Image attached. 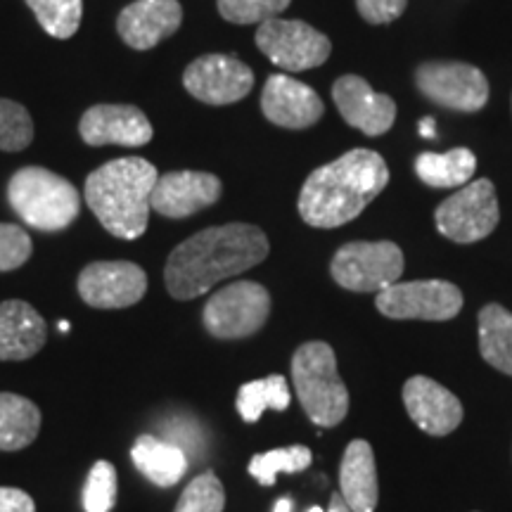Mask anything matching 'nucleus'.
Listing matches in <instances>:
<instances>
[{
	"mask_svg": "<svg viewBox=\"0 0 512 512\" xmlns=\"http://www.w3.org/2000/svg\"><path fill=\"white\" fill-rule=\"evenodd\" d=\"M271 252L266 233L252 223H226L181 242L164 266L166 290L178 302L200 297L221 280L259 266Z\"/></svg>",
	"mask_w": 512,
	"mask_h": 512,
	"instance_id": "nucleus-1",
	"label": "nucleus"
},
{
	"mask_svg": "<svg viewBox=\"0 0 512 512\" xmlns=\"http://www.w3.org/2000/svg\"><path fill=\"white\" fill-rule=\"evenodd\" d=\"M387 183L389 169L382 155L356 147L306 178L299 192V216L311 228H339L361 216Z\"/></svg>",
	"mask_w": 512,
	"mask_h": 512,
	"instance_id": "nucleus-2",
	"label": "nucleus"
},
{
	"mask_svg": "<svg viewBox=\"0 0 512 512\" xmlns=\"http://www.w3.org/2000/svg\"><path fill=\"white\" fill-rule=\"evenodd\" d=\"M157 169L143 157H121L102 164L86 178L88 207L102 228L119 240H138L147 230Z\"/></svg>",
	"mask_w": 512,
	"mask_h": 512,
	"instance_id": "nucleus-3",
	"label": "nucleus"
},
{
	"mask_svg": "<svg viewBox=\"0 0 512 512\" xmlns=\"http://www.w3.org/2000/svg\"><path fill=\"white\" fill-rule=\"evenodd\" d=\"M8 202L19 219L43 233L69 228L81 211L79 190L43 166H24L12 174Z\"/></svg>",
	"mask_w": 512,
	"mask_h": 512,
	"instance_id": "nucleus-4",
	"label": "nucleus"
},
{
	"mask_svg": "<svg viewBox=\"0 0 512 512\" xmlns=\"http://www.w3.org/2000/svg\"><path fill=\"white\" fill-rule=\"evenodd\" d=\"M292 382L306 415L318 427H337L349 413V392L330 344L306 342L292 356Z\"/></svg>",
	"mask_w": 512,
	"mask_h": 512,
	"instance_id": "nucleus-5",
	"label": "nucleus"
},
{
	"mask_svg": "<svg viewBox=\"0 0 512 512\" xmlns=\"http://www.w3.org/2000/svg\"><path fill=\"white\" fill-rule=\"evenodd\" d=\"M271 313V294L254 280L226 285L204 304V328L216 339H242L266 325Z\"/></svg>",
	"mask_w": 512,
	"mask_h": 512,
	"instance_id": "nucleus-6",
	"label": "nucleus"
},
{
	"mask_svg": "<svg viewBox=\"0 0 512 512\" xmlns=\"http://www.w3.org/2000/svg\"><path fill=\"white\" fill-rule=\"evenodd\" d=\"M330 273L335 283L351 292H382L399 283L403 252L394 242H349L332 256Z\"/></svg>",
	"mask_w": 512,
	"mask_h": 512,
	"instance_id": "nucleus-7",
	"label": "nucleus"
},
{
	"mask_svg": "<svg viewBox=\"0 0 512 512\" xmlns=\"http://www.w3.org/2000/svg\"><path fill=\"white\" fill-rule=\"evenodd\" d=\"M501 219L496 188L489 178L467 183L437 207L434 223L444 238L470 245L494 233Z\"/></svg>",
	"mask_w": 512,
	"mask_h": 512,
	"instance_id": "nucleus-8",
	"label": "nucleus"
},
{
	"mask_svg": "<svg viewBox=\"0 0 512 512\" xmlns=\"http://www.w3.org/2000/svg\"><path fill=\"white\" fill-rule=\"evenodd\" d=\"M256 46L275 67L285 72H304L328 62L332 53L330 38L323 31L299 19H268L259 24Z\"/></svg>",
	"mask_w": 512,
	"mask_h": 512,
	"instance_id": "nucleus-9",
	"label": "nucleus"
},
{
	"mask_svg": "<svg viewBox=\"0 0 512 512\" xmlns=\"http://www.w3.org/2000/svg\"><path fill=\"white\" fill-rule=\"evenodd\" d=\"M375 306L394 320H451L463 309V292L446 280H411L377 292Z\"/></svg>",
	"mask_w": 512,
	"mask_h": 512,
	"instance_id": "nucleus-10",
	"label": "nucleus"
},
{
	"mask_svg": "<svg viewBox=\"0 0 512 512\" xmlns=\"http://www.w3.org/2000/svg\"><path fill=\"white\" fill-rule=\"evenodd\" d=\"M415 83L427 100L456 112H479L489 100V81L482 69L465 62H425Z\"/></svg>",
	"mask_w": 512,
	"mask_h": 512,
	"instance_id": "nucleus-11",
	"label": "nucleus"
},
{
	"mask_svg": "<svg viewBox=\"0 0 512 512\" xmlns=\"http://www.w3.org/2000/svg\"><path fill=\"white\" fill-rule=\"evenodd\" d=\"M183 86L192 98L207 105H233L252 91L254 74L238 57L211 53L188 64Z\"/></svg>",
	"mask_w": 512,
	"mask_h": 512,
	"instance_id": "nucleus-12",
	"label": "nucleus"
},
{
	"mask_svg": "<svg viewBox=\"0 0 512 512\" xmlns=\"http://www.w3.org/2000/svg\"><path fill=\"white\" fill-rule=\"evenodd\" d=\"M79 294L93 309H128L147 292V275L133 261H93L79 273Z\"/></svg>",
	"mask_w": 512,
	"mask_h": 512,
	"instance_id": "nucleus-13",
	"label": "nucleus"
},
{
	"mask_svg": "<svg viewBox=\"0 0 512 512\" xmlns=\"http://www.w3.org/2000/svg\"><path fill=\"white\" fill-rule=\"evenodd\" d=\"M223 183L207 171H171L157 178L150 207L166 219H188L219 202Z\"/></svg>",
	"mask_w": 512,
	"mask_h": 512,
	"instance_id": "nucleus-14",
	"label": "nucleus"
},
{
	"mask_svg": "<svg viewBox=\"0 0 512 512\" xmlns=\"http://www.w3.org/2000/svg\"><path fill=\"white\" fill-rule=\"evenodd\" d=\"M79 133L91 147H143L155 136L150 119L136 105H93L83 112Z\"/></svg>",
	"mask_w": 512,
	"mask_h": 512,
	"instance_id": "nucleus-15",
	"label": "nucleus"
},
{
	"mask_svg": "<svg viewBox=\"0 0 512 512\" xmlns=\"http://www.w3.org/2000/svg\"><path fill=\"white\" fill-rule=\"evenodd\" d=\"M332 98L342 119L366 136H384L394 126L396 102L384 93H375L366 79L347 74L335 81Z\"/></svg>",
	"mask_w": 512,
	"mask_h": 512,
	"instance_id": "nucleus-16",
	"label": "nucleus"
},
{
	"mask_svg": "<svg viewBox=\"0 0 512 512\" xmlns=\"http://www.w3.org/2000/svg\"><path fill=\"white\" fill-rule=\"evenodd\" d=\"M261 110L271 124L302 131L318 124L325 107L311 86L287 74H273L261 93Z\"/></svg>",
	"mask_w": 512,
	"mask_h": 512,
	"instance_id": "nucleus-17",
	"label": "nucleus"
},
{
	"mask_svg": "<svg viewBox=\"0 0 512 512\" xmlns=\"http://www.w3.org/2000/svg\"><path fill=\"white\" fill-rule=\"evenodd\" d=\"M183 8L178 0H136L117 17L121 41L133 50H150L181 29Z\"/></svg>",
	"mask_w": 512,
	"mask_h": 512,
	"instance_id": "nucleus-18",
	"label": "nucleus"
},
{
	"mask_svg": "<svg viewBox=\"0 0 512 512\" xmlns=\"http://www.w3.org/2000/svg\"><path fill=\"white\" fill-rule=\"evenodd\" d=\"M403 403L415 425L432 437H446L463 422L458 396L425 375H415L406 382Z\"/></svg>",
	"mask_w": 512,
	"mask_h": 512,
	"instance_id": "nucleus-19",
	"label": "nucleus"
},
{
	"mask_svg": "<svg viewBox=\"0 0 512 512\" xmlns=\"http://www.w3.org/2000/svg\"><path fill=\"white\" fill-rule=\"evenodd\" d=\"M48 325L34 306L22 299L0 304V361H27L43 349Z\"/></svg>",
	"mask_w": 512,
	"mask_h": 512,
	"instance_id": "nucleus-20",
	"label": "nucleus"
},
{
	"mask_svg": "<svg viewBox=\"0 0 512 512\" xmlns=\"http://www.w3.org/2000/svg\"><path fill=\"white\" fill-rule=\"evenodd\" d=\"M339 494L351 512H373L377 505V467L373 446L363 439H354L344 451L339 465Z\"/></svg>",
	"mask_w": 512,
	"mask_h": 512,
	"instance_id": "nucleus-21",
	"label": "nucleus"
},
{
	"mask_svg": "<svg viewBox=\"0 0 512 512\" xmlns=\"http://www.w3.org/2000/svg\"><path fill=\"white\" fill-rule=\"evenodd\" d=\"M131 460L140 475L150 479L155 486H162V489L181 482L190 465L188 453L181 446L152 437V434L138 437L131 448Z\"/></svg>",
	"mask_w": 512,
	"mask_h": 512,
	"instance_id": "nucleus-22",
	"label": "nucleus"
},
{
	"mask_svg": "<svg viewBox=\"0 0 512 512\" xmlns=\"http://www.w3.org/2000/svg\"><path fill=\"white\" fill-rule=\"evenodd\" d=\"M41 430V411L27 396L0 392V451H22Z\"/></svg>",
	"mask_w": 512,
	"mask_h": 512,
	"instance_id": "nucleus-23",
	"label": "nucleus"
},
{
	"mask_svg": "<svg viewBox=\"0 0 512 512\" xmlns=\"http://www.w3.org/2000/svg\"><path fill=\"white\" fill-rule=\"evenodd\" d=\"M479 351L489 366L512 375V313L501 304L479 311Z\"/></svg>",
	"mask_w": 512,
	"mask_h": 512,
	"instance_id": "nucleus-24",
	"label": "nucleus"
},
{
	"mask_svg": "<svg viewBox=\"0 0 512 512\" xmlns=\"http://www.w3.org/2000/svg\"><path fill=\"white\" fill-rule=\"evenodd\" d=\"M475 169L477 157L467 147H456V150H448L444 155L425 152L415 162V174L430 188H460V185L470 183Z\"/></svg>",
	"mask_w": 512,
	"mask_h": 512,
	"instance_id": "nucleus-25",
	"label": "nucleus"
},
{
	"mask_svg": "<svg viewBox=\"0 0 512 512\" xmlns=\"http://www.w3.org/2000/svg\"><path fill=\"white\" fill-rule=\"evenodd\" d=\"M290 406V387L283 375H268L264 380L242 384L238 392V413L245 422H256L264 411H285Z\"/></svg>",
	"mask_w": 512,
	"mask_h": 512,
	"instance_id": "nucleus-26",
	"label": "nucleus"
},
{
	"mask_svg": "<svg viewBox=\"0 0 512 512\" xmlns=\"http://www.w3.org/2000/svg\"><path fill=\"white\" fill-rule=\"evenodd\" d=\"M43 31L53 38H72L81 27L83 0H24Z\"/></svg>",
	"mask_w": 512,
	"mask_h": 512,
	"instance_id": "nucleus-27",
	"label": "nucleus"
},
{
	"mask_svg": "<svg viewBox=\"0 0 512 512\" xmlns=\"http://www.w3.org/2000/svg\"><path fill=\"white\" fill-rule=\"evenodd\" d=\"M311 448L287 446L273 448V451L256 453L249 463V475L261 486H273L280 472H302L311 465Z\"/></svg>",
	"mask_w": 512,
	"mask_h": 512,
	"instance_id": "nucleus-28",
	"label": "nucleus"
},
{
	"mask_svg": "<svg viewBox=\"0 0 512 512\" xmlns=\"http://www.w3.org/2000/svg\"><path fill=\"white\" fill-rule=\"evenodd\" d=\"M223 508H226V491L221 479L207 470L185 486L174 512H223Z\"/></svg>",
	"mask_w": 512,
	"mask_h": 512,
	"instance_id": "nucleus-29",
	"label": "nucleus"
},
{
	"mask_svg": "<svg viewBox=\"0 0 512 512\" xmlns=\"http://www.w3.org/2000/svg\"><path fill=\"white\" fill-rule=\"evenodd\" d=\"M34 140V121L27 107L0 98V150L22 152Z\"/></svg>",
	"mask_w": 512,
	"mask_h": 512,
	"instance_id": "nucleus-30",
	"label": "nucleus"
},
{
	"mask_svg": "<svg viewBox=\"0 0 512 512\" xmlns=\"http://www.w3.org/2000/svg\"><path fill=\"white\" fill-rule=\"evenodd\" d=\"M114 505H117V470L107 460H98L83 486V510L112 512Z\"/></svg>",
	"mask_w": 512,
	"mask_h": 512,
	"instance_id": "nucleus-31",
	"label": "nucleus"
},
{
	"mask_svg": "<svg viewBox=\"0 0 512 512\" xmlns=\"http://www.w3.org/2000/svg\"><path fill=\"white\" fill-rule=\"evenodd\" d=\"M292 0H219L221 17L230 24H261L290 8Z\"/></svg>",
	"mask_w": 512,
	"mask_h": 512,
	"instance_id": "nucleus-32",
	"label": "nucleus"
},
{
	"mask_svg": "<svg viewBox=\"0 0 512 512\" xmlns=\"http://www.w3.org/2000/svg\"><path fill=\"white\" fill-rule=\"evenodd\" d=\"M31 238L24 228L15 223H0V273L15 271L24 266L31 256Z\"/></svg>",
	"mask_w": 512,
	"mask_h": 512,
	"instance_id": "nucleus-33",
	"label": "nucleus"
},
{
	"mask_svg": "<svg viewBox=\"0 0 512 512\" xmlns=\"http://www.w3.org/2000/svg\"><path fill=\"white\" fill-rule=\"evenodd\" d=\"M408 0H356L361 17L370 24H389L399 19L406 10Z\"/></svg>",
	"mask_w": 512,
	"mask_h": 512,
	"instance_id": "nucleus-34",
	"label": "nucleus"
},
{
	"mask_svg": "<svg viewBox=\"0 0 512 512\" xmlns=\"http://www.w3.org/2000/svg\"><path fill=\"white\" fill-rule=\"evenodd\" d=\"M0 512H36V503L27 491L0 486Z\"/></svg>",
	"mask_w": 512,
	"mask_h": 512,
	"instance_id": "nucleus-35",
	"label": "nucleus"
},
{
	"mask_svg": "<svg viewBox=\"0 0 512 512\" xmlns=\"http://www.w3.org/2000/svg\"><path fill=\"white\" fill-rule=\"evenodd\" d=\"M328 512H351V508L347 503H344V498H342V494H332V498H330V508H328Z\"/></svg>",
	"mask_w": 512,
	"mask_h": 512,
	"instance_id": "nucleus-36",
	"label": "nucleus"
},
{
	"mask_svg": "<svg viewBox=\"0 0 512 512\" xmlns=\"http://www.w3.org/2000/svg\"><path fill=\"white\" fill-rule=\"evenodd\" d=\"M420 133H422V138H434V136H437V133H434V121L432 119L422 121Z\"/></svg>",
	"mask_w": 512,
	"mask_h": 512,
	"instance_id": "nucleus-37",
	"label": "nucleus"
},
{
	"mask_svg": "<svg viewBox=\"0 0 512 512\" xmlns=\"http://www.w3.org/2000/svg\"><path fill=\"white\" fill-rule=\"evenodd\" d=\"M273 512H292V503L287 501V498H280V501L275 503V510Z\"/></svg>",
	"mask_w": 512,
	"mask_h": 512,
	"instance_id": "nucleus-38",
	"label": "nucleus"
},
{
	"mask_svg": "<svg viewBox=\"0 0 512 512\" xmlns=\"http://www.w3.org/2000/svg\"><path fill=\"white\" fill-rule=\"evenodd\" d=\"M57 328H60V332H69V323L67 320H60V325H57Z\"/></svg>",
	"mask_w": 512,
	"mask_h": 512,
	"instance_id": "nucleus-39",
	"label": "nucleus"
},
{
	"mask_svg": "<svg viewBox=\"0 0 512 512\" xmlns=\"http://www.w3.org/2000/svg\"><path fill=\"white\" fill-rule=\"evenodd\" d=\"M309 512H328V510H323V508H318V505H313Z\"/></svg>",
	"mask_w": 512,
	"mask_h": 512,
	"instance_id": "nucleus-40",
	"label": "nucleus"
}]
</instances>
